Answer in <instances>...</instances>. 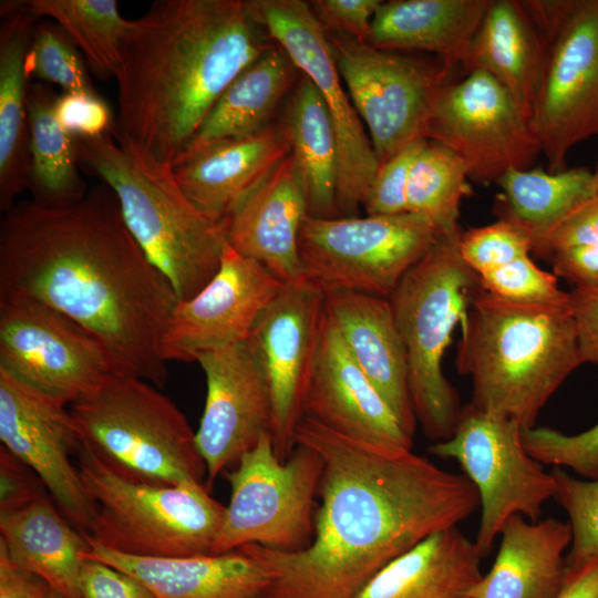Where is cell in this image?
<instances>
[{
    "mask_svg": "<svg viewBox=\"0 0 598 598\" xmlns=\"http://www.w3.org/2000/svg\"><path fill=\"white\" fill-rule=\"evenodd\" d=\"M296 444L322 460L311 544L298 551L243 548L270 578L267 598H354L388 564L481 508L464 475L412 450H391L334 432L308 416Z\"/></svg>",
    "mask_w": 598,
    "mask_h": 598,
    "instance_id": "obj_1",
    "label": "cell"
},
{
    "mask_svg": "<svg viewBox=\"0 0 598 598\" xmlns=\"http://www.w3.org/2000/svg\"><path fill=\"white\" fill-rule=\"evenodd\" d=\"M0 299H27L70 318L122 371L164 388L163 338L178 302L130 233L105 183L81 199L17 202L0 223Z\"/></svg>",
    "mask_w": 598,
    "mask_h": 598,
    "instance_id": "obj_2",
    "label": "cell"
},
{
    "mask_svg": "<svg viewBox=\"0 0 598 598\" xmlns=\"http://www.w3.org/2000/svg\"><path fill=\"white\" fill-rule=\"evenodd\" d=\"M277 42L252 0H156L121 42L114 137L172 166L227 86Z\"/></svg>",
    "mask_w": 598,
    "mask_h": 598,
    "instance_id": "obj_3",
    "label": "cell"
},
{
    "mask_svg": "<svg viewBox=\"0 0 598 598\" xmlns=\"http://www.w3.org/2000/svg\"><path fill=\"white\" fill-rule=\"evenodd\" d=\"M581 363L570 299L524 303L483 289L461 323L456 368L472 379L471 404L523 429Z\"/></svg>",
    "mask_w": 598,
    "mask_h": 598,
    "instance_id": "obj_4",
    "label": "cell"
},
{
    "mask_svg": "<svg viewBox=\"0 0 598 598\" xmlns=\"http://www.w3.org/2000/svg\"><path fill=\"white\" fill-rule=\"evenodd\" d=\"M81 167L116 195L123 219L178 300L196 295L218 271L225 223L204 214L182 190L174 168L127 140L75 138Z\"/></svg>",
    "mask_w": 598,
    "mask_h": 598,
    "instance_id": "obj_5",
    "label": "cell"
},
{
    "mask_svg": "<svg viewBox=\"0 0 598 598\" xmlns=\"http://www.w3.org/2000/svg\"><path fill=\"white\" fill-rule=\"evenodd\" d=\"M461 234L440 236L389 298L408 351L416 421L435 442L453 435L463 410L443 373V357L455 327L483 290L478 275L461 256Z\"/></svg>",
    "mask_w": 598,
    "mask_h": 598,
    "instance_id": "obj_6",
    "label": "cell"
},
{
    "mask_svg": "<svg viewBox=\"0 0 598 598\" xmlns=\"http://www.w3.org/2000/svg\"><path fill=\"white\" fill-rule=\"evenodd\" d=\"M82 443L120 476L148 485L202 483L195 432L152 383L115 372L70 404Z\"/></svg>",
    "mask_w": 598,
    "mask_h": 598,
    "instance_id": "obj_7",
    "label": "cell"
},
{
    "mask_svg": "<svg viewBox=\"0 0 598 598\" xmlns=\"http://www.w3.org/2000/svg\"><path fill=\"white\" fill-rule=\"evenodd\" d=\"M76 465L95 509L83 534L87 540L138 557L210 555L226 506L202 483L163 486L128 481L83 443Z\"/></svg>",
    "mask_w": 598,
    "mask_h": 598,
    "instance_id": "obj_8",
    "label": "cell"
},
{
    "mask_svg": "<svg viewBox=\"0 0 598 598\" xmlns=\"http://www.w3.org/2000/svg\"><path fill=\"white\" fill-rule=\"evenodd\" d=\"M322 460L311 447L296 444L281 462L265 433L239 462L225 472L230 499L210 555L259 545L280 551L308 547L315 534V498Z\"/></svg>",
    "mask_w": 598,
    "mask_h": 598,
    "instance_id": "obj_9",
    "label": "cell"
},
{
    "mask_svg": "<svg viewBox=\"0 0 598 598\" xmlns=\"http://www.w3.org/2000/svg\"><path fill=\"white\" fill-rule=\"evenodd\" d=\"M527 4L547 38L530 125L557 173L576 144L598 135V0Z\"/></svg>",
    "mask_w": 598,
    "mask_h": 598,
    "instance_id": "obj_10",
    "label": "cell"
},
{
    "mask_svg": "<svg viewBox=\"0 0 598 598\" xmlns=\"http://www.w3.org/2000/svg\"><path fill=\"white\" fill-rule=\"evenodd\" d=\"M440 236L429 219L412 213L307 215L298 240L303 277L323 293L352 291L389 299Z\"/></svg>",
    "mask_w": 598,
    "mask_h": 598,
    "instance_id": "obj_11",
    "label": "cell"
},
{
    "mask_svg": "<svg viewBox=\"0 0 598 598\" xmlns=\"http://www.w3.org/2000/svg\"><path fill=\"white\" fill-rule=\"evenodd\" d=\"M522 430L516 421L468 403L453 435L429 447L434 456L456 461L478 493L482 514L474 543L483 558L511 516L538 520L554 496V477L527 453Z\"/></svg>",
    "mask_w": 598,
    "mask_h": 598,
    "instance_id": "obj_12",
    "label": "cell"
},
{
    "mask_svg": "<svg viewBox=\"0 0 598 598\" xmlns=\"http://www.w3.org/2000/svg\"><path fill=\"white\" fill-rule=\"evenodd\" d=\"M328 34L341 80L382 165L424 137L431 109L450 81L451 70L441 61L430 62Z\"/></svg>",
    "mask_w": 598,
    "mask_h": 598,
    "instance_id": "obj_13",
    "label": "cell"
},
{
    "mask_svg": "<svg viewBox=\"0 0 598 598\" xmlns=\"http://www.w3.org/2000/svg\"><path fill=\"white\" fill-rule=\"evenodd\" d=\"M424 137L451 151L478 183H496L511 169H529L542 153L530 122L504 86L482 70L467 71L441 89Z\"/></svg>",
    "mask_w": 598,
    "mask_h": 598,
    "instance_id": "obj_14",
    "label": "cell"
},
{
    "mask_svg": "<svg viewBox=\"0 0 598 598\" xmlns=\"http://www.w3.org/2000/svg\"><path fill=\"white\" fill-rule=\"evenodd\" d=\"M0 369L68 404L124 372L96 337L27 299H0Z\"/></svg>",
    "mask_w": 598,
    "mask_h": 598,
    "instance_id": "obj_15",
    "label": "cell"
},
{
    "mask_svg": "<svg viewBox=\"0 0 598 598\" xmlns=\"http://www.w3.org/2000/svg\"><path fill=\"white\" fill-rule=\"evenodd\" d=\"M272 39L320 92L338 142L337 207L357 216L379 169V161L349 94L342 86L328 32L302 0H252Z\"/></svg>",
    "mask_w": 598,
    "mask_h": 598,
    "instance_id": "obj_16",
    "label": "cell"
},
{
    "mask_svg": "<svg viewBox=\"0 0 598 598\" xmlns=\"http://www.w3.org/2000/svg\"><path fill=\"white\" fill-rule=\"evenodd\" d=\"M66 404L0 369L1 446L33 470L62 514L86 534L95 509L76 465L82 440Z\"/></svg>",
    "mask_w": 598,
    "mask_h": 598,
    "instance_id": "obj_17",
    "label": "cell"
},
{
    "mask_svg": "<svg viewBox=\"0 0 598 598\" xmlns=\"http://www.w3.org/2000/svg\"><path fill=\"white\" fill-rule=\"evenodd\" d=\"M326 318L324 293L307 280L283 285L248 337L270 388L271 437L276 456L292 453L302 399L319 350Z\"/></svg>",
    "mask_w": 598,
    "mask_h": 598,
    "instance_id": "obj_18",
    "label": "cell"
},
{
    "mask_svg": "<svg viewBox=\"0 0 598 598\" xmlns=\"http://www.w3.org/2000/svg\"><path fill=\"white\" fill-rule=\"evenodd\" d=\"M206 399L195 432L207 483L233 468L265 433L271 434L272 402L262 363L247 338L196 358Z\"/></svg>",
    "mask_w": 598,
    "mask_h": 598,
    "instance_id": "obj_19",
    "label": "cell"
},
{
    "mask_svg": "<svg viewBox=\"0 0 598 598\" xmlns=\"http://www.w3.org/2000/svg\"><path fill=\"white\" fill-rule=\"evenodd\" d=\"M282 286L265 267L227 244L215 276L174 308L163 338L165 360L194 362L202 353L246 340Z\"/></svg>",
    "mask_w": 598,
    "mask_h": 598,
    "instance_id": "obj_20",
    "label": "cell"
},
{
    "mask_svg": "<svg viewBox=\"0 0 598 598\" xmlns=\"http://www.w3.org/2000/svg\"><path fill=\"white\" fill-rule=\"evenodd\" d=\"M302 416L342 435L385 448L411 450L413 444V437L353 360L327 315L302 399Z\"/></svg>",
    "mask_w": 598,
    "mask_h": 598,
    "instance_id": "obj_21",
    "label": "cell"
},
{
    "mask_svg": "<svg viewBox=\"0 0 598 598\" xmlns=\"http://www.w3.org/2000/svg\"><path fill=\"white\" fill-rule=\"evenodd\" d=\"M308 215L295 161L289 154L226 218L228 245L290 285L306 280L299 233Z\"/></svg>",
    "mask_w": 598,
    "mask_h": 598,
    "instance_id": "obj_22",
    "label": "cell"
},
{
    "mask_svg": "<svg viewBox=\"0 0 598 598\" xmlns=\"http://www.w3.org/2000/svg\"><path fill=\"white\" fill-rule=\"evenodd\" d=\"M324 310L353 360L413 437L417 421L408 351L390 300L352 291L327 292Z\"/></svg>",
    "mask_w": 598,
    "mask_h": 598,
    "instance_id": "obj_23",
    "label": "cell"
},
{
    "mask_svg": "<svg viewBox=\"0 0 598 598\" xmlns=\"http://www.w3.org/2000/svg\"><path fill=\"white\" fill-rule=\"evenodd\" d=\"M87 543L84 558L103 561L133 576L154 598H267L269 575L243 548L219 555L152 558Z\"/></svg>",
    "mask_w": 598,
    "mask_h": 598,
    "instance_id": "obj_24",
    "label": "cell"
},
{
    "mask_svg": "<svg viewBox=\"0 0 598 598\" xmlns=\"http://www.w3.org/2000/svg\"><path fill=\"white\" fill-rule=\"evenodd\" d=\"M289 154L281 126L271 124L248 136L210 144L173 168L185 195L223 223Z\"/></svg>",
    "mask_w": 598,
    "mask_h": 598,
    "instance_id": "obj_25",
    "label": "cell"
},
{
    "mask_svg": "<svg viewBox=\"0 0 598 598\" xmlns=\"http://www.w3.org/2000/svg\"><path fill=\"white\" fill-rule=\"evenodd\" d=\"M0 16V209L6 213L29 184L28 80L39 18L21 0L1 1Z\"/></svg>",
    "mask_w": 598,
    "mask_h": 598,
    "instance_id": "obj_26",
    "label": "cell"
},
{
    "mask_svg": "<svg viewBox=\"0 0 598 598\" xmlns=\"http://www.w3.org/2000/svg\"><path fill=\"white\" fill-rule=\"evenodd\" d=\"M499 536L492 568L472 588L471 598H555L566 576L570 524L513 515Z\"/></svg>",
    "mask_w": 598,
    "mask_h": 598,
    "instance_id": "obj_27",
    "label": "cell"
},
{
    "mask_svg": "<svg viewBox=\"0 0 598 598\" xmlns=\"http://www.w3.org/2000/svg\"><path fill=\"white\" fill-rule=\"evenodd\" d=\"M547 38L525 1L491 0L463 64L498 81L530 122Z\"/></svg>",
    "mask_w": 598,
    "mask_h": 598,
    "instance_id": "obj_28",
    "label": "cell"
},
{
    "mask_svg": "<svg viewBox=\"0 0 598 598\" xmlns=\"http://www.w3.org/2000/svg\"><path fill=\"white\" fill-rule=\"evenodd\" d=\"M491 0H390L378 7L368 44L434 53L463 66Z\"/></svg>",
    "mask_w": 598,
    "mask_h": 598,
    "instance_id": "obj_29",
    "label": "cell"
},
{
    "mask_svg": "<svg viewBox=\"0 0 598 598\" xmlns=\"http://www.w3.org/2000/svg\"><path fill=\"white\" fill-rule=\"evenodd\" d=\"M482 559L474 540L450 527L392 560L354 598H471Z\"/></svg>",
    "mask_w": 598,
    "mask_h": 598,
    "instance_id": "obj_30",
    "label": "cell"
},
{
    "mask_svg": "<svg viewBox=\"0 0 598 598\" xmlns=\"http://www.w3.org/2000/svg\"><path fill=\"white\" fill-rule=\"evenodd\" d=\"M298 71L288 52L276 43L227 86L173 166L210 144L248 136L271 125V116Z\"/></svg>",
    "mask_w": 598,
    "mask_h": 598,
    "instance_id": "obj_31",
    "label": "cell"
},
{
    "mask_svg": "<svg viewBox=\"0 0 598 598\" xmlns=\"http://www.w3.org/2000/svg\"><path fill=\"white\" fill-rule=\"evenodd\" d=\"M0 538L12 556L66 598H81L80 573L89 546L48 494L0 514Z\"/></svg>",
    "mask_w": 598,
    "mask_h": 598,
    "instance_id": "obj_32",
    "label": "cell"
},
{
    "mask_svg": "<svg viewBox=\"0 0 598 598\" xmlns=\"http://www.w3.org/2000/svg\"><path fill=\"white\" fill-rule=\"evenodd\" d=\"M280 124L303 187L308 215L339 217L338 142L327 105L305 74L300 76Z\"/></svg>",
    "mask_w": 598,
    "mask_h": 598,
    "instance_id": "obj_33",
    "label": "cell"
},
{
    "mask_svg": "<svg viewBox=\"0 0 598 598\" xmlns=\"http://www.w3.org/2000/svg\"><path fill=\"white\" fill-rule=\"evenodd\" d=\"M496 184L502 190L496 202L499 219L524 228L533 248L578 207L598 196L594 173L582 167L557 173L511 169Z\"/></svg>",
    "mask_w": 598,
    "mask_h": 598,
    "instance_id": "obj_34",
    "label": "cell"
},
{
    "mask_svg": "<svg viewBox=\"0 0 598 598\" xmlns=\"http://www.w3.org/2000/svg\"><path fill=\"white\" fill-rule=\"evenodd\" d=\"M58 95L45 84L33 83L28 93L30 172L32 200L44 206L74 203L87 193L79 168L76 141L59 123Z\"/></svg>",
    "mask_w": 598,
    "mask_h": 598,
    "instance_id": "obj_35",
    "label": "cell"
},
{
    "mask_svg": "<svg viewBox=\"0 0 598 598\" xmlns=\"http://www.w3.org/2000/svg\"><path fill=\"white\" fill-rule=\"evenodd\" d=\"M30 10L60 25L78 47L89 68L102 80L116 78L121 42L128 25L114 0H29Z\"/></svg>",
    "mask_w": 598,
    "mask_h": 598,
    "instance_id": "obj_36",
    "label": "cell"
},
{
    "mask_svg": "<svg viewBox=\"0 0 598 598\" xmlns=\"http://www.w3.org/2000/svg\"><path fill=\"white\" fill-rule=\"evenodd\" d=\"M472 190L460 159L443 145L426 140L411 167L408 213L429 219L441 236L457 234L461 203Z\"/></svg>",
    "mask_w": 598,
    "mask_h": 598,
    "instance_id": "obj_37",
    "label": "cell"
},
{
    "mask_svg": "<svg viewBox=\"0 0 598 598\" xmlns=\"http://www.w3.org/2000/svg\"><path fill=\"white\" fill-rule=\"evenodd\" d=\"M550 473L555 482L553 498L569 516L571 543L566 568H570L598 556V477L579 480L563 467Z\"/></svg>",
    "mask_w": 598,
    "mask_h": 598,
    "instance_id": "obj_38",
    "label": "cell"
},
{
    "mask_svg": "<svg viewBox=\"0 0 598 598\" xmlns=\"http://www.w3.org/2000/svg\"><path fill=\"white\" fill-rule=\"evenodd\" d=\"M30 69L42 81L64 91L97 93L75 44L56 23H37L30 48Z\"/></svg>",
    "mask_w": 598,
    "mask_h": 598,
    "instance_id": "obj_39",
    "label": "cell"
},
{
    "mask_svg": "<svg viewBox=\"0 0 598 598\" xmlns=\"http://www.w3.org/2000/svg\"><path fill=\"white\" fill-rule=\"evenodd\" d=\"M522 442L543 465L569 467L587 480L598 477V423L574 435L550 427L523 429Z\"/></svg>",
    "mask_w": 598,
    "mask_h": 598,
    "instance_id": "obj_40",
    "label": "cell"
},
{
    "mask_svg": "<svg viewBox=\"0 0 598 598\" xmlns=\"http://www.w3.org/2000/svg\"><path fill=\"white\" fill-rule=\"evenodd\" d=\"M458 249L465 264L478 276L528 256L533 249L528 233L517 224L498 219L462 233Z\"/></svg>",
    "mask_w": 598,
    "mask_h": 598,
    "instance_id": "obj_41",
    "label": "cell"
},
{
    "mask_svg": "<svg viewBox=\"0 0 598 598\" xmlns=\"http://www.w3.org/2000/svg\"><path fill=\"white\" fill-rule=\"evenodd\" d=\"M478 277L485 291L507 300L544 305L569 300V292L558 287L555 274L539 268L529 255Z\"/></svg>",
    "mask_w": 598,
    "mask_h": 598,
    "instance_id": "obj_42",
    "label": "cell"
},
{
    "mask_svg": "<svg viewBox=\"0 0 598 598\" xmlns=\"http://www.w3.org/2000/svg\"><path fill=\"white\" fill-rule=\"evenodd\" d=\"M426 140L420 137L413 141L379 166L363 204L367 215L408 213L406 196L411 167Z\"/></svg>",
    "mask_w": 598,
    "mask_h": 598,
    "instance_id": "obj_43",
    "label": "cell"
},
{
    "mask_svg": "<svg viewBox=\"0 0 598 598\" xmlns=\"http://www.w3.org/2000/svg\"><path fill=\"white\" fill-rule=\"evenodd\" d=\"M54 111L61 126L75 138H100L113 134L115 118L97 93L64 91L58 95Z\"/></svg>",
    "mask_w": 598,
    "mask_h": 598,
    "instance_id": "obj_44",
    "label": "cell"
},
{
    "mask_svg": "<svg viewBox=\"0 0 598 598\" xmlns=\"http://www.w3.org/2000/svg\"><path fill=\"white\" fill-rule=\"evenodd\" d=\"M381 0H312L309 6L330 34L368 43L374 13Z\"/></svg>",
    "mask_w": 598,
    "mask_h": 598,
    "instance_id": "obj_45",
    "label": "cell"
},
{
    "mask_svg": "<svg viewBox=\"0 0 598 598\" xmlns=\"http://www.w3.org/2000/svg\"><path fill=\"white\" fill-rule=\"evenodd\" d=\"M595 244H598V196L578 207L555 226L532 252L550 258L560 250Z\"/></svg>",
    "mask_w": 598,
    "mask_h": 598,
    "instance_id": "obj_46",
    "label": "cell"
},
{
    "mask_svg": "<svg viewBox=\"0 0 598 598\" xmlns=\"http://www.w3.org/2000/svg\"><path fill=\"white\" fill-rule=\"evenodd\" d=\"M80 592L81 598H154L133 576L90 558L82 564Z\"/></svg>",
    "mask_w": 598,
    "mask_h": 598,
    "instance_id": "obj_47",
    "label": "cell"
},
{
    "mask_svg": "<svg viewBox=\"0 0 598 598\" xmlns=\"http://www.w3.org/2000/svg\"><path fill=\"white\" fill-rule=\"evenodd\" d=\"M45 486L25 463L0 448V514L21 509L45 495Z\"/></svg>",
    "mask_w": 598,
    "mask_h": 598,
    "instance_id": "obj_48",
    "label": "cell"
},
{
    "mask_svg": "<svg viewBox=\"0 0 598 598\" xmlns=\"http://www.w3.org/2000/svg\"><path fill=\"white\" fill-rule=\"evenodd\" d=\"M582 363L598 364V288L569 292Z\"/></svg>",
    "mask_w": 598,
    "mask_h": 598,
    "instance_id": "obj_49",
    "label": "cell"
},
{
    "mask_svg": "<svg viewBox=\"0 0 598 598\" xmlns=\"http://www.w3.org/2000/svg\"><path fill=\"white\" fill-rule=\"evenodd\" d=\"M51 586L17 560L0 538V598H45Z\"/></svg>",
    "mask_w": 598,
    "mask_h": 598,
    "instance_id": "obj_50",
    "label": "cell"
},
{
    "mask_svg": "<svg viewBox=\"0 0 598 598\" xmlns=\"http://www.w3.org/2000/svg\"><path fill=\"white\" fill-rule=\"evenodd\" d=\"M549 259L555 276L575 288H598V244L560 250Z\"/></svg>",
    "mask_w": 598,
    "mask_h": 598,
    "instance_id": "obj_51",
    "label": "cell"
},
{
    "mask_svg": "<svg viewBox=\"0 0 598 598\" xmlns=\"http://www.w3.org/2000/svg\"><path fill=\"white\" fill-rule=\"evenodd\" d=\"M555 598H598V556L566 568V576Z\"/></svg>",
    "mask_w": 598,
    "mask_h": 598,
    "instance_id": "obj_52",
    "label": "cell"
},
{
    "mask_svg": "<svg viewBox=\"0 0 598 598\" xmlns=\"http://www.w3.org/2000/svg\"><path fill=\"white\" fill-rule=\"evenodd\" d=\"M45 598H66L64 597L63 595H61L60 592H58L56 590L54 589H51L48 595L45 596Z\"/></svg>",
    "mask_w": 598,
    "mask_h": 598,
    "instance_id": "obj_53",
    "label": "cell"
},
{
    "mask_svg": "<svg viewBox=\"0 0 598 598\" xmlns=\"http://www.w3.org/2000/svg\"><path fill=\"white\" fill-rule=\"evenodd\" d=\"M592 173H594L595 184H596V187H597V190H598V165H597L595 172H592Z\"/></svg>",
    "mask_w": 598,
    "mask_h": 598,
    "instance_id": "obj_54",
    "label": "cell"
}]
</instances>
